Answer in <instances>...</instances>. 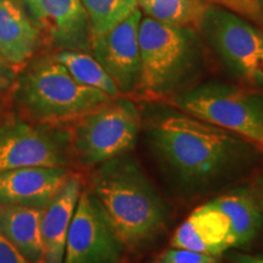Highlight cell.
Wrapping results in <instances>:
<instances>
[{
	"label": "cell",
	"instance_id": "6da1fadb",
	"mask_svg": "<svg viewBox=\"0 0 263 263\" xmlns=\"http://www.w3.org/2000/svg\"><path fill=\"white\" fill-rule=\"evenodd\" d=\"M151 150L172 178L188 192H206L248 172L259 147L183 111H164L147 121Z\"/></svg>",
	"mask_w": 263,
	"mask_h": 263
},
{
	"label": "cell",
	"instance_id": "7a4b0ae2",
	"mask_svg": "<svg viewBox=\"0 0 263 263\" xmlns=\"http://www.w3.org/2000/svg\"><path fill=\"white\" fill-rule=\"evenodd\" d=\"M91 193L126 248H140L164 229L166 203L128 153L100 164L93 176Z\"/></svg>",
	"mask_w": 263,
	"mask_h": 263
},
{
	"label": "cell",
	"instance_id": "3957f363",
	"mask_svg": "<svg viewBox=\"0 0 263 263\" xmlns=\"http://www.w3.org/2000/svg\"><path fill=\"white\" fill-rule=\"evenodd\" d=\"M18 107L34 122L52 124L78 120L111 99L78 82L54 57L26 67L14 85Z\"/></svg>",
	"mask_w": 263,
	"mask_h": 263
},
{
	"label": "cell",
	"instance_id": "277c9868",
	"mask_svg": "<svg viewBox=\"0 0 263 263\" xmlns=\"http://www.w3.org/2000/svg\"><path fill=\"white\" fill-rule=\"evenodd\" d=\"M172 104L263 147V91L226 84H205L176 95Z\"/></svg>",
	"mask_w": 263,
	"mask_h": 263
},
{
	"label": "cell",
	"instance_id": "5b68a950",
	"mask_svg": "<svg viewBox=\"0 0 263 263\" xmlns=\"http://www.w3.org/2000/svg\"><path fill=\"white\" fill-rule=\"evenodd\" d=\"M140 129L138 107L126 99L105 103L78 118L71 132L72 155L83 166L103 164L129 153Z\"/></svg>",
	"mask_w": 263,
	"mask_h": 263
},
{
	"label": "cell",
	"instance_id": "8992f818",
	"mask_svg": "<svg viewBox=\"0 0 263 263\" xmlns=\"http://www.w3.org/2000/svg\"><path fill=\"white\" fill-rule=\"evenodd\" d=\"M140 54L139 87L153 95L167 94L192 66V47L185 29L147 16L138 32Z\"/></svg>",
	"mask_w": 263,
	"mask_h": 263
},
{
	"label": "cell",
	"instance_id": "52a82bcc",
	"mask_svg": "<svg viewBox=\"0 0 263 263\" xmlns=\"http://www.w3.org/2000/svg\"><path fill=\"white\" fill-rule=\"evenodd\" d=\"M71 155V132L22 120L0 123V173L25 167L67 168Z\"/></svg>",
	"mask_w": 263,
	"mask_h": 263
},
{
	"label": "cell",
	"instance_id": "ba28073f",
	"mask_svg": "<svg viewBox=\"0 0 263 263\" xmlns=\"http://www.w3.org/2000/svg\"><path fill=\"white\" fill-rule=\"evenodd\" d=\"M202 29L226 64L250 87L263 89V31L224 9H210Z\"/></svg>",
	"mask_w": 263,
	"mask_h": 263
},
{
	"label": "cell",
	"instance_id": "9c48e42d",
	"mask_svg": "<svg viewBox=\"0 0 263 263\" xmlns=\"http://www.w3.org/2000/svg\"><path fill=\"white\" fill-rule=\"evenodd\" d=\"M123 248L94 194L82 192L68 229L64 263H118Z\"/></svg>",
	"mask_w": 263,
	"mask_h": 263
},
{
	"label": "cell",
	"instance_id": "30bf717a",
	"mask_svg": "<svg viewBox=\"0 0 263 263\" xmlns=\"http://www.w3.org/2000/svg\"><path fill=\"white\" fill-rule=\"evenodd\" d=\"M141 11H134L129 17L112 29L90 39L93 57L110 74L121 94H129L139 87L140 54L138 32Z\"/></svg>",
	"mask_w": 263,
	"mask_h": 263
},
{
	"label": "cell",
	"instance_id": "8fae6325",
	"mask_svg": "<svg viewBox=\"0 0 263 263\" xmlns=\"http://www.w3.org/2000/svg\"><path fill=\"white\" fill-rule=\"evenodd\" d=\"M37 26L59 48L82 51L90 48V25L81 0H21Z\"/></svg>",
	"mask_w": 263,
	"mask_h": 263
},
{
	"label": "cell",
	"instance_id": "7c38bea8",
	"mask_svg": "<svg viewBox=\"0 0 263 263\" xmlns=\"http://www.w3.org/2000/svg\"><path fill=\"white\" fill-rule=\"evenodd\" d=\"M171 245L217 257L236 248L229 218L213 201L192 212L174 232Z\"/></svg>",
	"mask_w": 263,
	"mask_h": 263
},
{
	"label": "cell",
	"instance_id": "4fadbf2b",
	"mask_svg": "<svg viewBox=\"0 0 263 263\" xmlns=\"http://www.w3.org/2000/svg\"><path fill=\"white\" fill-rule=\"evenodd\" d=\"M71 171L65 167H25L0 173V203L47 207Z\"/></svg>",
	"mask_w": 263,
	"mask_h": 263
},
{
	"label": "cell",
	"instance_id": "5bb4252c",
	"mask_svg": "<svg viewBox=\"0 0 263 263\" xmlns=\"http://www.w3.org/2000/svg\"><path fill=\"white\" fill-rule=\"evenodd\" d=\"M81 193L80 176L71 173L57 195L44 209L41 224L44 250L43 263H64L68 229Z\"/></svg>",
	"mask_w": 263,
	"mask_h": 263
},
{
	"label": "cell",
	"instance_id": "9a60e30c",
	"mask_svg": "<svg viewBox=\"0 0 263 263\" xmlns=\"http://www.w3.org/2000/svg\"><path fill=\"white\" fill-rule=\"evenodd\" d=\"M42 44V33L20 0H0V52L16 71L25 67Z\"/></svg>",
	"mask_w": 263,
	"mask_h": 263
},
{
	"label": "cell",
	"instance_id": "2e32d148",
	"mask_svg": "<svg viewBox=\"0 0 263 263\" xmlns=\"http://www.w3.org/2000/svg\"><path fill=\"white\" fill-rule=\"evenodd\" d=\"M45 207L0 203V234L31 263H43L41 224Z\"/></svg>",
	"mask_w": 263,
	"mask_h": 263
},
{
	"label": "cell",
	"instance_id": "e0dca14e",
	"mask_svg": "<svg viewBox=\"0 0 263 263\" xmlns=\"http://www.w3.org/2000/svg\"><path fill=\"white\" fill-rule=\"evenodd\" d=\"M212 201L229 218L236 248L249 245L257 238L263 226V217L250 194L238 190L227 193Z\"/></svg>",
	"mask_w": 263,
	"mask_h": 263
},
{
	"label": "cell",
	"instance_id": "ac0fdd59",
	"mask_svg": "<svg viewBox=\"0 0 263 263\" xmlns=\"http://www.w3.org/2000/svg\"><path fill=\"white\" fill-rule=\"evenodd\" d=\"M151 18L183 29L201 31L212 5L207 0H138Z\"/></svg>",
	"mask_w": 263,
	"mask_h": 263
},
{
	"label": "cell",
	"instance_id": "d6986e66",
	"mask_svg": "<svg viewBox=\"0 0 263 263\" xmlns=\"http://www.w3.org/2000/svg\"><path fill=\"white\" fill-rule=\"evenodd\" d=\"M80 83L104 91L110 98H118L121 91L110 74L97 59L83 51L61 50L54 55Z\"/></svg>",
	"mask_w": 263,
	"mask_h": 263
},
{
	"label": "cell",
	"instance_id": "ffe728a7",
	"mask_svg": "<svg viewBox=\"0 0 263 263\" xmlns=\"http://www.w3.org/2000/svg\"><path fill=\"white\" fill-rule=\"evenodd\" d=\"M90 25V39L103 35L139 9L138 0H81Z\"/></svg>",
	"mask_w": 263,
	"mask_h": 263
},
{
	"label": "cell",
	"instance_id": "44dd1931",
	"mask_svg": "<svg viewBox=\"0 0 263 263\" xmlns=\"http://www.w3.org/2000/svg\"><path fill=\"white\" fill-rule=\"evenodd\" d=\"M263 31V0H207Z\"/></svg>",
	"mask_w": 263,
	"mask_h": 263
},
{
	"label": "cell",
	"instance_id": "7402d4cb",
	"mask_svg": "<svg viewBox=\"0 0 263 263\" xmlns=\"http://www.w3.org/2000/svg\"><path fill=\"white\" fill-rule=\"evenodd\" d=\"M217 256L201 254L192 250L172 248L167 249L157 257L155 263H218Z\"/></svg>",
	"mask_w": 263,
	"mask_h": 263
},
{
	"label": "cell",
	"instance_id": "603a6c76",
	"mask_svg": "<svg viewBox=\"0 0 263 263\" xmlns=\"http://www.w3.org/2000/svg\"><path fill=\"white\" fill-rule=\"evenodd\" d=\"M0 263H31L14 245L0 234Z\"/></svg>",
	"mask_w": 263,
	"mask_h": 263
},
{
	"label": "cell",
	"instance_id": "cb8c5ba5",
	"mask_svg": "<svg viewBox=\"0 0 263 263\" xmlns=\"http://www.w3.org/2000/svg\"><path fill=\"white\" fill-rule=\"evenodd\" d=\"M17 80V71L6 61L0 52V93H4L14 88Z\"/></svg>",
	"mask_w": 263,
	"mask_h": 263
},
{
	"label": "cell",
	"instance_id": "d4e9b609",
	"mask_svg": "<svg viewBox=\"0 0 263 263\" xmlns=\"http://www.w3.org/2000/svg\"><path fill=\"white\" fill-rule=\"evenodd\" d=\"M228 258L233 263H263V256L261 255H249L240 254V252H233V254H229Z\"/></svg>",
	"mask_w": 263,
	"mask_h": 263
},
{
	"label": "cell",
	"instance_id": "484cf974",
	"mask_svg": "<svg viewBox=\"0 0 263 263\" xmlns=\"http://www.w3.org/2000/svg\"><path fill=\"white\" fill-rule=\"evenodd\" d=\"M262 203H263V188H262Z\"/></svg>",
	"mask_w": 263,
	"mask_h": 263
}]
</instances>
